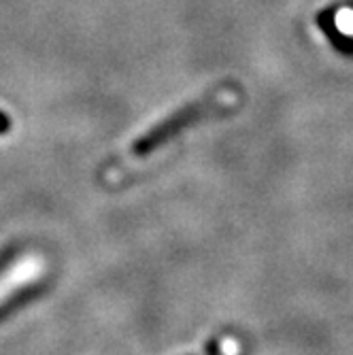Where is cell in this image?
<instances>
[{
  "label": "cell",
  "instance_id": "1",
  "mask_svg": "<svg viewBox=\"0 0 353 355\" xmlns=\"http://www.w3.org/2000/svg\"><path fill=\"white\" fill-rule=\"evenodd\" d=\"M211 113V105H191L183 111H179L175 117L166 119L164 123L155 125L153 130H149L147 135H143L132 147L128 151V162H139V159H147L153 151L162 149L166 143L173 141L175 135H179L185 128H189L196 119H200L203 115Z\"/></svg>",
  "mask_w": 353,
  "mask_h": 355
},
{
  "label": "cell",
  "instance_id": "2",
  "mask_svg": "<svg viewBox=\"0 0 353 355\" xmlns=\"http://www.w3.org/2000/svg\"><path fill=\"white\" fill-rule=\"evenodd\" d=\"M39 287L41 285L35 279L7 281L3 289H0V324L35 298L39 294Z\"/></svg>",
  "mask_w": 353,
  "mask_h": 355
},
{
  "label": "cell",
  "instance_id": "3",
  "mask_svg": "<svg viewBox=\"0 0 353 355\" xmlns=\"http://www.w3.org/2000/svg\"><path fill=\"white\" fill-rule=\"evenodd\" d=\"M15 255H17V247L15 245H9L5 247L3 251H0V283H3L7 279V272L15 260Z\"/></svg>",
  "mask_w": 353,
  "mask_h": 355
}]
</instances>
